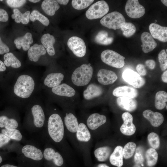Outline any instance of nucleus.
<instances>
[{"instance_id":"423d86ee","label":"nucleus","mask_w":167,"mask_h":167,"mask_svg":"<svg viewBox=\"0 0 167 167\" xmlns=\"http://www.w3.org/2000/svg\"><path fill=\"white\" fill-rule=\"evenodd\" d=\"M101 58L103 62L116 68H121L125 65V58L111 50L103 51L101 54Z\"/></svg>"},{"instance_id":"49530a36","label":"nucleus","mask_w":167,"mask_h":167,"mask_svg":"<svg viewBox=\"0 0 167 167\" xmlns=\"http://www.w3.org/2000/svg\"><path fill=\"white\" fill-rule=\"evenodd\" d=\"M13 14L11 15V17L15 19V22L19 24L21 22L23 13L19 10L16 8L13 10Z\"/></svg>"},{"instance_id":"a19ab883","label":"nucleus","mask_w":167,"mask_h":167,"mask_svg":"<svg viewBox=\"0 0 167 167\" xmlns=\"http://www.w3.org/2000/svg\"><path fill=\"white\" fill-rule=\"evenodd\" d=\"M94 1L93 0H73L71 1V5L74 9L81 10L87 8Z\"/></svg>"},{"instance_id":"f704fd0d","label":"nucleus","mask_w":167,"mask_h":167,"mask_svg":"<svg viewBox=\"0 0 167 167\" xmlns=\"http://www.w3.org/2000/svg\"><path fill=\"white\" fill-rule=\"evenodd\" d=\"M113 40V38L109 36L108 33L105 31L99 32L95 37V41L96 43L104 45L110 44Z\"/></svg>"},{"instance_id":"7c9ffc66","label":"nucleus","mask_w":167,"mask_h":167,"mask_svg":"<svg viewBox=\"0 0 167 167\" xmlns=\"http://www.w3.org/2000/svg\"><path fill=\"white\" fill-rule=\"evenodd\" d=\"M19 126V123L15 119L9 118L5 115L0 116V128L5 129H18Z\"/></svg>"},{"instance_id":"bb28decb","label":"nucleus","mask_w":167,"mask_h":167,"mask_svg":"<svg viewBox=\"0 0 167 167\" xmlns=\"http://www.w3.org/2000/svg\"><path fill=\"white\" fill-rule=\"evenodd\" d=\"M123 147L118 146L109 156V161L113 165L121 167L123 164Z\"/></svg>"},{"instance_id":"72a5a7b5","label":"nucleus","mask_w":167,"mask_h":167,"mask_svg":"<svg viewBox=\"0 0 167 167\" xmlns=\"http://www.w3.org/2000/svg\"><path fill=\"white\" fill-rule=\"evenodd\" d=\"M167 93L166 92L160 91L157 92L155 95V104L156 108L158 110L164 109L166 105Z\"/></svg>"},{"instance_id":"c85d7f7f","label":"nucleus","mask_w":167,"mask_h":167,"mask_svg":"<svg viewBox=\"0 0 167 167\" xmlns=\"http://www.w3.org/2000/svg\"><path fill=\"white\" fill-rule=\"evenodd\" d=\"M64 123L67 129L71 133L76 132L79 123L77 118L72 113H66L64 117Z\"/></svg>"},{"instance_id":"dca6fc26","label":"nucleus","mask_w":167,"mask_h":167,"mask_svg":"<svg viewBox=\"0 0 167 167\" xmlns=\"http://www.w3.org/2000/svg\"><path fill=\"white\" fill-rule=\"evenodd\" d=\"M102 88L94 83L89 84L84 90L83 96L86 100H91L101 96L103 93Z\"/></svg>"},{"instance_id":"9b49d317","label":"nucleus","mask_w":167,"mask_h":167,"mask_svg":"<svg viewBox=\"0 0 167 167\" xmlns=\"http://www.w3.org/2000/svg\"><path fill=\"white\" fill-rule=\"evenodd\" d=\"M123 80L135 88H140L145 84L144 79L137 72L129 69H126L122 74Z\"/></svg>"},{"instance_id":"de8ad7c7","label":"nucleus","mask_w":167,"mask_h":167,"mask_svg":"<svg viewBox=\"0 0 167 167\" xmlns=\"http://www.w3.org/2000/svg\"><path fill=\"white\" fill-rule=\"evenodd\" d=\"M11 139L8 137L0 133V148H2L8 144Z\"/></svg>"},{"instance_id":"bf43d9fd","label":"nucleus","mask_w":167,"mask_h":167,"mask_svg":"<svg viewBox=\"0 0 167 167\" xmlns=\"http://www.w3.org/2000/svg\"><path fill=\"white\" fill-rule=\"evenodd\" d=\"M97 167H109L107 165L105 164H99Z\"/></svg>"},{"instance_id":"9d476101","label":"nucleus","mask_w":167,"mask_h":167,"mask_svg":"<svg viewBox=\"0 0 167 167\" xmlns=\"http://www.w3.org/2000/svg\"><path fill=\"white\" fill-rule=\"evenodd\" d=\"M125 10L130 17L136 19L144 15L145 10L143 6L140 4L138 0H128L126 2Z\"/></svg>"},{"instance_id":"864d4df0","label":"nucleus","mask_w":167,"mask_h":167,"mask_svg":"<svg viewBox=\"0 0 167 167\" xmlns=\"http://www.w3.org/2000/svg\"><path fill=\"white\" fill-rule=\"evenodd\" d=\"M146 65L151 69H154L156 66L155 62L152 59L146 60L145 62Z\"/></svg>"},{"instance_id":"79ce46f5","label":"nucleus","mask_w":167,"mask_h":167,"mask_svg":"<svg viewBox=\"0 0 167 167\" xmlns=\"http://www.w3.org/2000/svg\"><path fill=\"white\" fill-rule=\"evenodd\" d=\"M148 140L150 145L154 149H158L160 145V139L158 135L153 132L150 133L148 136Z\"/></svg>"},{"instance_id":"20e7f679","label":"nucleus","mask_w":167,"mask_h":167,"mask_svg":"<svg viewBox=\"0 0 167 167\" xmlns=\"http://www.w3.org/2000/svg\"><path fill=\"white\" fill-rule=\"evenodd\" d=\"M101 24L109 29L121 28L126 22L125 19L120 13L113 11L104 16L100 20Z\"/></svg>"},{"instance_id":"ea45409f","label":"nucleus","mask_w":167,"mask_h":167,"mask_svg":"<svg viewBox=\"0 0 167 167\" xmlns=\"http://www.w3.org/2000/svg\"><path fill=\"white\" fill-rule=\"evenodd\" d=\"M121 29L123 35L126 37H129L132 36L136 30L135 26L130 22H125Z\"/></svg>"},{"instance_id":"e2e57ef3","label":"nucleus","mask_w":167,"mask_h":167,"mask_svg":"<svg viewBox=\"0 0 167 167\" xmlns=\"http://www.w3.org/2000/svg\"><path fill=\"white\" fill-rule=\"evenodd\" d=\"M133 167H141L140 165L135 164L134 165Z\"/></svg>"},{"instance_id":"3c124183","label":"nucleus","mask_w":167,"mask_h":167,"mask_svg":"<svg viewBox=\"0 0 167 167\" xmlns=\"http://www.w3.org/2000/svg\"><path fill=\"white\" fill-rule=\"evenodd\" d=\"M8 15L6 11L0 8V21L6 22L8 21Z\"/></svg>"},{"instance_id":"69168bd1","label":"nucleus","mask_w":167,"mask_h":167,"mask_svg":"<svg viewBox=\"0 0 167 167\" xmlns=\"http://www.w3.org/2000/svg\"><path fill=\"white\" fill-rule=\"evenodd\" d=\"M166 109H167V105H166Z\"/></svg>"},{"instance_id":"4c0bfd02","label":"nucleus","mask_w":167,"mask_h":167,"mask_svg":"<svg viewBox=\"0 0 167 167\" xmlns=\"http://www.w3.org/2000/svg\"><path fill=\"white\" fill-rule=\"evenodd\" d=\"M30 19L32 22L38 20L45 26H48L49 24V19L39 11L36 10H34L32 12L30 15Z\"/></svg>"},{"instance_id":"603ef678","label":"nucleus","mask_w":167,"mask_h":167,"mask_svg":"<svg viewBox=\"0 0 167 167\" xmlns=\"http://www.w3.org/2000/svg\"><path fill=\"white\" fill-rule=\"evenodd\" d=\"M136 70L140 75L144 76L146 74V70L144 66L142 64H138L136 67Z\"/></svg>"},{"instance_id":"412c9836","label":"nucleus","mask_w":167,"mask_h":167,"mask_svg":"<svg viewBox=\"0 0 167 167\" xmlns=\"http://www.w3.org/2000/svg\"><path fill=\"white\" fill-rule=\"evenodd\" d=\"M52 91L56 95L69 97L74 96L76 94L75 89L70 85L65 83L61 84L52 88Z\"/></svg>"},{"instance_id":"58836bf2","label":"nucleus","mask_w":167,"mask_h":167,"mask_svg":"<svg viewBox=\"0 0 167 167\" xmlns=\"http://www.w3.org/2000/svg\"><path fill=\"white\" fill-rule=\"evenodd\" d=\"M136 144L133 142L127 143L123 148V156L126 159L131 158L133 155L136 149Z\"/></svg>"},{"instance_id":"393cba45","label":"nucleus","mask_w":167,"mask_h":167,"mask_svg":"<svg viewBox=\"0 0 167 167\" xmlns=\"http://www.w3.org/2000/svg\"><path fill=\"white\" fill-rule=\"evenodd\" d=\"M33 42L32 35L30 32L26 33L24 36L18 37L14 41L16 47L19 49L22 47L23 50L27 51L30 48V45Z\"/></svg>"},{"instance_id":"ddd939ff","label":"nucleus","mask_w":167,"mask_h":167,"mask_svg":"<svg viewBox=\"0 0 167 167\" xmlns=\"http://www.w3.org/2000/svg\"><path fill=\"white\" fill-rule=\"evenodd\" d=\"M98 82L103 85L113 84L117 79L118 77L113 71L105 69H100L97 74Z\"/></svg>"},{"instance_id":"338daca9","label":"nucleus","mask_w":167,"mask_h":167,"mask_svg":"<svg viewBox=\"0 0 167 167\" xmlns=\"http://www.w3.org/2000/svg\"><path fill=\"white\" fill-rule=\"evenodd\" d=\"M3 0H0V1H2Z\"/></svg>"},{"instance_id":"4d7b16f0","label":"nucleus","mask_w":167,"mask_h":167,"mask_svg":"<svg viewBox=\"0 0 167 167\" xmlns=\"http://www.w3.org/2000/svg\"><path fill=\"white\" fill-rule=\"evenodd\" d=\"M56 1L58 3L64 5H66L69 1L68 0H57Z\"/></svg>"},{"instance_id":"4468645a","label":"nucleus","mask_w":167,"mask_h":167,"mask_svg":"<svg viewBox=\"0 0 167 167\" xmlns=\"http://www.w3.org/2000/svg\"><path fill=\"white\" fill-rule=\"evenodd\" d=\"M151 35L153 38L163 42L167 41V28L152 23L149 26Z\"/></svg>"},{"instance_id":"37998d69","label":"nucleus","mask_w":167,"mask_h":167,"mask_svg":"<svg viewBox=\"0 0 167 167\" xmlns=\"http://www.w3.org/2000/svg\"><path fill=\"white\" fill-rule=\"evenodd\" d=\"M167 53L164 49L161 50L158 54V58L161 70L164 71L167 68Z\"/></svg>"},{"instance_id":"c9c22d12","label":"nucleus","mask_w":167,"mask_h":167,"mask_svg":"<svg viewBox=\"0 0 167 167\" xmlns=\"http://www.w3.org/2000/svg\"><path fill=\"white\" fill-rule=\"evenodd\" d=\"M1 132L13 141H20L23 139L22 134L18 129H2L1 130Z\"/></svg>"},{"instance_id":"1a4fd4ad","label":"nucleus","mask_w":167,"mask_h":167,"mask_svg":"<svg viewBox=\"0 0 167 167\" xmlns=\"http://www.w3.org/2000/svg\"><path fill=\"white\" fill-rule=\"evenodd\" d=\"M67 45L74 54L78 57L85 56L86 52V47L84 41L81 38L73 36L68 40Z\"/></svg>"},{"instance_id":"8fccbe9b","label":"nucleus","mask_w":167,"mask_h":167,"mask_svg":"<svg viewBox=\"0 0 167 167\" xmlns=\"http://www.w3.org/2000/svg\"><path fill=\"white\" fill-rule=\"evenodd\" d=\"M30 12L29 11H26L24 13H23L21 20V22L22 24H26L28 23L30 19Z\"/></svg>"},{"instance_id":"13d9d810","label":"nucleus","mask_w":167,"mask_h":167,"mask_svg":"<svg viewBox=\"0 0 167 167\" xmlns=\"http://www.w3.org/2000/svg\"><path fill=\"white\" fill-rule=\"evenodd\" d=\"M1 167H19L15 165H10L8 164H6L3 165Z\"/></svg>"},{"instance_id":"a211bd4d","label":"nucleus","mask_w":167,"mask_h":167,"mask_svg":"<svg viewBox=\"0 0 167 167\" xmlns=\"http://www.w3.org/2000/svg\"><path fill=\"white\" fill-rule=\"evenodd\" d=\"M143 116L147 119L154 127H157L163 122L164 118L160 113L154 112L150 110L147 109L143 111Z\"/></svg>"},{"instance_id":"f3484780","label":"nucleus","mask_w":167,"mask_h":167,"mask_svg":"<svg viewBox=\"0 0 167 167\" xmlns=\"http://www.w3.org/2000/svg\"><path fill=\"white\" fill-rule=\"evenodd\" d=\"M106 121V118L105 115L95 113L89 116L87 121V124L90 129L95 130L105 124Z\"/></svg>"},{"instance_id":"f257e3e1","label":"nucleus","mask_w":167,"mask_h":167,"mask_svg":"<svg viewBox=\"0 0 167 167\" xmlns=\"http://www.w3.org/2000/svg\"><path fill=\"white\" fill-rule=\"evenodd\" d=\"M47 130L49 137L54 142L59 143L62 140L64 135V126L59 114L54 113L49 116L48 121Z\"/></svg>"},{"instance_id":"f03ea898","label":"nucleus","mask_w":167,"mask_h":167,"mask_svg":"<svg viewBox=\"0 0 167 167\" xmlns=\"http://www.w3.org/2000/svg\"><path fill=\"white\" fill-rule=\"evenodd\" d=\"M35 82L30 76L23 75L17 79L14 86V92L17 96L23 98L29 97L33 91Z\"/></svg>"},{"instance_id":"0e129e2a","label":"nucleus","mask_w":167,"mask_h":167,"mask_svg":"<svg viewBox=\"0 0 167 167\" xmlns=\"http://www.w3.org/2000/svg\"><path fill=\"white\" fill-rule=\"evenodd\" d=\"M2 158L1 156H0V164L2 163Z\"/></svg>"},{"instance_id":"e433bc0d","label":"nucleus","mask_w":167,"mask_h":167,"mask_svg":"<svg viewBox=\"0 0 167 167\" xmlns=\"http://www.w3.org/2000/svg\"><path fill=\"white\" fill-rule=\"evenodd\" d=\"M145 156L148 166L149 167L155 165L158 159V154L155 149L150 148L146 151Z\"/></svg>"},{"instance_id":"052dcab7","label":"nucleus","mask_w":167,"mask_h":167,"mask_svg":"<svg viewBox=\"0 0 167 167\" xmlns=\"http://www.w3.org/2000/svg\"><path fill=\"white\" fill-rule=\"evenodd\" d=\"M161 2L165 6H167V1L166 0H161Z\"/></svg>"},{"instance_id":"f8f14e48","label":"nucleus","mask_w":167,"mask_h":167,"mask_svg":"<svg viewBox=\"0 0 167 167\" xmlns=\"http://www.w3.org/2000/svg\"><path fill=\"white\" fill-rule=\"evenodd\" d=\"M123 124L120 128L121 132L123 134L127 136L133 135L136 131V127L133 123V117L128 112L124 113L122 115Z\"/></svg>"},{"instance_id":"c03bdc74","label":"nucleus","mask_w":167,"mask_h":167,"mask_svg":"<svg viewBox=\"0 0 167 167\" xmlns=\"http://www.w3.org/2000/svg\"><path fill=\"white\" fill-rule=\"evenodd\" d=\"M141 150L142 149L141 148L139 147L136 149L134 157V160L135 164L141 165L143 164L144 159Z\"/></svg>"},{"instance_id":"6e6552de","label":"nucleus","mask_w":167,"mask_h":167,"mask_svg":"<svg viewBox=\"0 0 167 167\" xmlns=\"http://www.w3.org/2000/svg\"><path fill=\"white\" fill-rule=\"evenodd\" d=\"M19 153L23 156L35 161H41L43 158V153L38 147L31 143L26 144L19 150Z\"/></svg>"},{"instance_id":"2f4dec72","label":"nucleus","mask_w":167,"mask_h":167,"mask_svg":"<svg viewBox=\"0 0 167 167\" xmlns=\"http://www.w3.org/2000/svg\"><path fill=\"white\" fill-rule=\"evenodd\" d=\"M111 152V148L108 146H104L96 148L94 151L95 157L101 162L106 161L110 156Z\"/></svg>"},{"instance_id":"2eb2a0df","label":"nucleus","mask_w":167,"mask_h":167,"mask_svg":"<svg viewBox=\"0 0 167 167\" xmlns=\"http://www.w3.org/2000/svg\"><path fill=\"white\" fill-rule=\"evenodd\" d=\"M43 156L46 161H52L56 166H60L63 163V158L58 152L51 147L45 148L43 152Z\"/></svg>"},{"instance_id":"a18cd8bd","label":"nucleus","mask_w":167,"mask_h":167,"mask_svg":"<svg viewBox=\"0 0 167 167\" xmlns=\"http://www.w3.org/2000/svg\"><path fill=\"white\" fill-rule=\"evenodd\" d=\"M6 1L8 5L12 8L20 7L26 2L25 0H7Z\"/></svg>"},{"instance_id":"4be33fe9","label":"nucleus","mask_w":167,"mask_h":167,"mask_svg":"<svg viewBox=\"0 0 167 167\" xmlns=\"http://www.w3.org/2000/svg\"><path fill=\"white\" fill-rule=\"evenodd\" d=\"M113 94L116 97L126 96L134 98L137 96L138 93L134 88L128 86H122L114 89Z\"/></svg>"},{"instance_id":"7ed1b4c3","label":"nucleus","mask_w":167,"mask_h":167,"mask_svg":"<svg viewBox=\"0 0 167 167\" xmlns=\"http://www.w3.org/2000/svg\"><path fill=\"white\" fill-rule=\"evenodd\" d=\"M93 71L90 63L83 64L77 68L73 72L71 76L72 83L77 86L88 85L92 79Z\"/></svg>"},{"instance_id":"aec40b11","label":"nucleus","mask_w":167,"mask_h":167,"mask_svg":"<svg viewBox=\"0 0 167 167\" xmlns=\"http://www.w3.org/2000/svg\"><path fill=\"white\" fill-rule=\"evenodd\" d=\"M117 103L122 109L132 112L135 110L137 106V102L134 98L126 96L118 97L116 99Z\"/></svg>"},{"instance_id":"a878e982","label":"nucleus","mask_w":167,"mask_h":167,"mask_svg":"<svg viewBox=\"0 0 167 167\" xmlns=\"http://www.w3.org/2000/svg\"><path fill=\"white\" fill-rule=\"evenodd\" d=\"M41 41L42 45L45 48L49 55L54 56L55 54V51L54 46L55 42L54 36L49 33H46L41 36Z\"/></svg>"},{"instance_id":"5701e85b","label":"nucleus","mask_w":167,"mask_h":167,"mask_svg":"<svg viewBox=\"0 0 167 167\" xmlns=\"http://www.w3.org/2000/svg\"><path fill=\"white\" fill-rule=\"evenodd\" d=\"M46 52L45 48L42 45L35 44L28 49V57L31 61L36 62L41 56L46 54Z\"/></svg>"},{"instance_id":"39448f33","label":"nucleus","mask_w":167,"mask_h":167,"mask_svg":"<svg viewBox=\"0 0 167 167\" xmlns=\"http://www.w3.org/2000/svg\"><path fill=\"white\" fill-rule=\"evenodd\" d=\"M31 110L32 122L27 130L30 132H37L44 126L45 120V113L42 107L39 105H34Z\"/></svg>"},{"instance_id":"680f3d73","label":"nucleus","mask_w":167,"mask_h":167,"mask_svg":"<svg viewBox=\"0 0 167 167\" xmlns=\"http://www.w3.org/2000/svg\"><path fill=\"white\" fill-rule=\"evenodd\" d=\"M40 0H29V1L33 3H36L40 2Z\"/></svg>"},{"instance_id":"473e14b6","label":"nucleus","mask_w":167,"mask_h":167,"mask_svg":"<svg viewBox=\"0 0 167 167\" xmlns=\"http://www.w3.org/2000/svg\"><path fill=\"white\" fill-rule=\"evenodd\" d=\"M4 63L7 67L10 66L14 68H18L21 66L20 61L12 53H8L3 56Z\"/></svg>"},{"instance_id":"5fc2aeb1","label":"nucleus","mask_w":167,"mask_h":167,"mask_svg":"<svg viewBox=\"0 0 167 167\" xmlns=\"http://www.w3.org/2000/svg\"><path fill=\"white\" fill-rule=\"evenodd\" d=\"M161 79L163 82L167 83V71H165L161 75Z\"/></svg>"},{"instance_id":"6ab92c4d","label":"nucleus","mask_w":167,"mask_h":167,"mask_svg":"<svg viewBox=\"0 0 167 167\" xmlns=\"http://www.w3.org/2000/svg\"><path fill=\"white\" fill-rule=\"evenodd\" d=\"M141 40L142 43L141 45L142 50L145 53L152 51L157 46L156 42L148 32H143L141 36Z\"/></svg>"},{"instance_id":"09e8293b","label":"nucleus","mask_w":167,"mask_h":167,"mask_svg":"<svg viewBox=\"0 0 167 167\" xmlns=\"http://www.w3.org/2000/svg\"><path fill=\"white\" fill-rule=\"evenodd\" d=\"M9 49L8 46L3 42L0 36V54L9 53Z\"/></svg>"},{"instance_id":"cd10ccee","label":"nucleus","mask_w":167,"mask_h":167,"mask_svg":"<svg viewBox=\"0 0 167 167\" xmlns=\"http://www.w3.org/2000/svg\"><path fill=\"white\" fill-rule=\"evenodd\" d=\"M41 7L44 12L49 16H53L60 8L56 0H45L43 1Z\"/></svg>"},{"instance_id":"c756f323","label":"nucleus","mask_w":167,"mask_h":167,"mask_svg":"<svg viewBox=\"0 0 167 167\" xmlns=\"http://www.w3.org/2000/svg\"><path fill=\"white\" fill-rule=\"evenodd\" d=\"M76 136L77 139L80 142H87L90 139V133L84 123H81L79 124L76 132Z\"/></svg>"},{"instance_id":"b1692460","label":"nucleus","mask_w":167,"mask_h":167,"mask_svg":"<svg viewBox=\"0 0 167 167\" xmlns=\"http://www.w3.org/2000/svg\"><path fill=\"white\" fill-rule=\"evenodd\" d=\"M64 78V75L62 73H51L45 77L44 83L45 86L52 88L61 84Z\"/></svg>"},{"instance_id":"0eeeda50","label":"nucleus","mask_w":167,"mask_h":167,"mask_svg":"<svg viewBox=\"0 0 167 167\" xmlns=\"http://www.w3.org/2000/svg\"><path fill=\"white\" fill-rule=\"evenodd\" d=\"M109 11V6L105 1L101 0L96 2L87 11L86 17L90 20L101 18L105 15Z\"/></svg>"},{"instance_id":"6e6d98bb","label":"nucleus","mask_w":167,"mask_h":167,"mask_svg":"<svg viewBox=\"0 0 167 167\" xmlns=\"http://www.w3.org/2000/svg\"><path fill=\"white\" fill-rule=\"evenodd\" d=\"M6 70V67L2 61L0 60V72L4 71Z\"/></svg>"}]
</instances>
